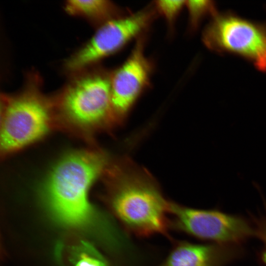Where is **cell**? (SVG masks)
<instances>
[{"instance_id":"cell-1","label":"cell","mask_w":266,"mask_h":266,"mask_svg":"<svg viewBox=\"0 0 266 266\" xmlns=\"http://www.w3.org/2000/svg\"><path fill=\"white\" fill-rule=\"evenodd\" d=\"M110 162L106 154L98 150L69 153L52 167L41 189L44 203L56 221L68 227H93L106 245L118 241L122 232L96 212L88 194Z\"/></svg>"},{"instance_id":"cell-2","label":"cell","mask_w":266,"mask_h":266,"mask_svg":"<svg viewBox=\"0 0 266 266\" xmlns=\"http://www.w3.org/2000/svg\"><path fill=\"white\" fill-rule=\"evenodd\" d=\"M104 176L109 204L123 226L136 235H167L169 201L146 170L127 158L110 162Z\"/></svg>"},{"instance_id":"cell-3","label":"cell","mask_w":266,"mask_h":266,"mask_svg":"<svg viewBox=\"0 0 266 266\" xmlns=\"http://www.w3.org/2000/svg\"><path fill=\"white\" fill-rule=\"evenodd\" d=\"M60 128L86 135L109 130L118 123L111 102V76L80 75L53 102Z\"/></svg>"},{"instance_id":"cell-4","label":"cell","mask_w":266,"mask_h":266,"mask_svg":"<svg viewBox=\"0 0 266 266\" xmlns=\"http://www.w3.org/2000/svg\"><path fill=\"white\" fill-rule=\"evenodd\" d=\"M0 148L4 157L39 140L59 128L53 101L31 87L1 99Z\"/></svg>"},{"instance_id":"cell-5","label":"cell","mask_w":266,"mask_h":266,"mask_svg":"<svg viewBox=\"0 0 266 266\" xmlns=\"http://www.w3.org/2000/svg\"><path fill=\"white\" fill-rule=\"evenodd\" d=\"M202 40L210 50L239 56L266 72V23L232 12H217L204 28Z\"/></svg>"},{"instance_id":"cell-6","label":"cell","mask_w":266,"mask_h":266,"mask_svg":"<svg viewBox=\"0 0 266 266\" xmlns=\"http://www.w3.org/2000/svg\"><path fill=\"white\" fill-rule=\"evenodd\" d=\"M169 213L177 230L216 244L235 245L255 235L244 218L221 211L195 209L169 202Z\"/></svg>"},{"instance_id":"cell-7","label":"cell","mask_w":266,"mask_h":266,"mask_svg":"<svg viewBox=\"0 0 266 266\" xmlns=\"http://www.w3.org/2000/svg\"><path fill=\"white\" fill-rule=\"evenodd\" d=\"M154 13L150 8L145 9L100 25L87 43L67 60L66 69L74 72L83 70L117 51L148 27Z\"/></svg>"},{"instance_id":"cell-8","label":"cell","mask_w":266,"mask_h":266,"mask_svg":"<svg viewBox=\"0 0 266 266\" xmlns=\"http://www.w3.org/2000/svg\"><path fill=\"white\" fill-rule=\"evenodd\" d=\"M151 71V64L144 54L140 39L129 57L111 75V102L118 124L125 118L147 85Z\"/></svg>"},{"instance_id":"cell-9","label":"cell","mask_w":266,"mask_h":266,"mask_svg":"<svg viewBox=\"0 0 266 266\" xmlns=\"http://www.w3.org/2000/svg\"><path fill=\"white\" fill-rule=\"evenodd\" d=\"M241 253L237 245L181 241L174 246L159 266H224Z\"/></svg>"},{"instance_id":"cell-10","label":"cell","mask_w":266,"mask_h":266,"mask_svg":"<svg viewBox=\"0 0 266 266\" xmlns=\"http://www.w3.org/2000/svg\"><path fill=\"white\" fill-rule=\"evenodd\" d=\"M65 8L72 15L82 17L100 25L121 17L118 16L119 8L109 0H70L66 2Z\"/></svg>"},{"instance_id":"cell-11","label":"cell","mask_w":266,"mask_h":266,"mask_svg":"<svg viewBox=\"0 0 266 266\" xmlns=\"http://www.w3.org/2000/svg\"><path fill=\"white\" fill-rule=\"evenodd\" d=\"M74 266H108L105 259L91 244L82 242L73 248Z\"/></svg>"},{"instance_id":"cell-12","label":"cell","mask_w":266,"mask_h":266,"mask_svg":"<svg viewBox=\"0 0 266 266\" xmlns=\"http://www.w3.org/2000/svg\"><path fill=\"white\" fill-rule=\"evenodd\" d=\"M185 6L188 11L190 26L192 30H196L205 17L208 16L212 17L217 13L216 4L211 0H186Z\"/></svg>"},{"instance_id":"cell-13","label":"cell","mask_w":266,"mask_h":266,"mask_svg":"<svg viewBox=\"0 0 266 266\" xmlns=\"http://www.w3.org/2000/svg\"><path fill=\"white\" fill-rule=\"evenodd\" d=\"M186 0H160L155 2L158 12L163 16L169 25H172L182 8Z\"/></svg>"},{"instance_id":"cell-14","label":"cell","mask_w":266,"mask_h":266,"mask_svg":"<svg viewBox=\"0 0 266 266\" xmlns=\"http://www.w3.org/2000/svg\"><path fill=\"white\" fill-rule=\"evenodd\" d=\"M254 223L255 235L260 239L263 244L261 258L266 265V213L259 217H254Z\"/></svg>"}]
</instances>
